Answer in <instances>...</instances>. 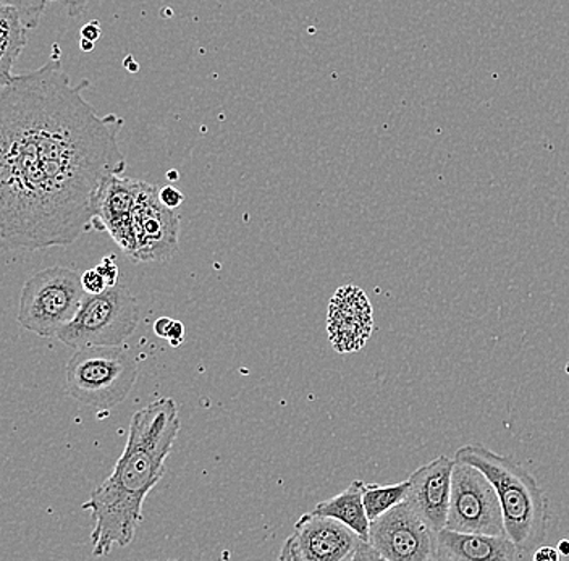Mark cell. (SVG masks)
<instances>
[{"label":"cell","mask_w":569,"mask_h":561,"mask_svg":"<svg viewBox=\"0 0 569 561\" xmlns=\"http://www.w3.org/2000/svg\"><path fill=\"white\" fill-rule=\"evenodd\" d=\"M372 307L365 291L355 285L340 287L330 298L327 332L336 351L356 353L371 339Z\"/></svg>","instance_id":"11"},{"label":"cell","mask_w":569,"mask_h":561,"mask_svg":"<svg viewBox=\"0 0 569 561\" xmlns=\"http://www.w3.org/2000/svg\"><path fill=\"white\" fill-rule=\"evenodd\" d=\"M80 49L83 52H91L94 49V42L89 41V39L81 38L80 39Z\"/></svg>","instance_id":"28"},{"label":"cell","mask_w":569,"mask_h":561,"mask_svg":"<svg viewBox=\"0 0 569 561\" xmlns=\"http://www.w3.org/2000/svg\"><path fill=\"white\" fill-rule=\"evenodd\" d=\"M81 285L88 294H99L109 289L104 277L96 268L81 273Z\"/></svg>","instance_id":"19"},{"label":"cell","mask_w":569,"mask_h":561,"mask_svg":"<svg viewBox=\"0 0 569 561\" xmlns=\"http://www.w3.org/2000/svg\"><path fill=\"white\" fill-rule=\"evenodd\" d=\"M366 482L353 481L350 488L332 497V499L323 500L318 503L312 513L320 517L333 518L348 528L353 529L359 538L369 541V521L366 514L365 502H362V493H365Z\"/></svg>","instance_id":"15"},{"label":"cell","mask_w":569,"mask_h":561,"mask_svg":"<svg viewBox=\"0 0 569 561\" xmlns=\"http://www.w3.org/2000/svg\"><path fill=\"white\" fill-rule=\"evenodd\" d=\"M27 31L16 10L0 7V77L7 83L12 80L13 63L27 44Z\"/></svg>","instance_id":"16"},{"label":"cell","mask_w":569,"mask_h":561,"mask_svg":"<svg viewBox=\"0 0 569 561\" xmlns=\"http://www.w3.org/2000/svg\"><path fill=\"white\" fill-rule=\"evenodd\" d=\"M184 339V325L180 321L173 319L172 325H170L169 333H167L166 340L173 348L180 347Z\"/></svg>","instance_id":"23"},{"label":"cell","mask_w":569,"mask_h":561,"mask_svg":"<svg viewBox=\"0 0 569 561\" xmlns=\"http://www.w3.org/2000/svg\"><path fill=\"white\" fill-rule=\"evenodd\" d=\"M365 539L353 529L329 517L302 514L293 534L284 542L280 560L345 561L353 560L356 550Z\"/></svg>","instance_id":"9"},{"label":"cell","mask_w":569,"mask_h":561,"mask_svg":"<svg viewBox=\"0 0 569 561\" xmlns=\"http://www.w3.org/2000/svg\"><path fill=\"white\" fill-rule=\"evenodd\" d=\"M455 460L472 464L489 478L500 499L507 535L518 549L519 559L532 560L533 552L546 541L550 521L549 499L536 478L513 458L480 443L461 447Z\"/></svg>","instance_id":"3"},{"label":"cell","mask_w":569,"mask_h":561,"mask_svg":"<svg viewBox=\"0 0 569 561\" xmlns=\"http://www.w3.org/2000/svg\"><path fill=\"white\" fill-rule=\"evenodd\" d=\"M71 84L59 46L0 91V251L69 247L94 226L99 194L127 169L123 120Z\"/></svg>","instance_id":"1"},{"label":"cell","mask_w":569,"mask_h":561,"mask_svg":"<svg viewBox=\"0 0 569 561\" xmlns=\"http://www.w3.org/2000/svg\"><path fill=\"white\" fill-rule=\"evenodd\" d=\"M158 194L159 201L162 202L166 208L173 209V211H177V209L184 202V194L181 193L178 188L172 187V184L160 187Z\"/></svg>","instance_id":"20"},{"label":"cell","mask_w":569,"mask_h":561,"mask_svg":"<svg viewBox=\"0 0 569 561\" xmlns=\"http://www.w3.org/2000/svg\"><path fill=\"white\" fill-rule=\"evenodd\" d=\"M49 2L51 0H0V7L16 10L23 27L30 31L36 30L41 23Z\"/></svg>","instance_id":"18"},{"label":"cell","mask_w":569,"mask_h":561,"mask_svg":"<svg viewBox=\"0 0 569 561\" xmlns=\"http://www.w3.org/2000/svg\"><path fill=\"white\" fill-rule=\"evenodd\" d=\"M140 322V307L130 290L117 283L99 294H88L77 315L57 339L73 350L88 347H122Z\"/></svg>","instance_id":"5"},{"label":"cell","mask_w":569,"mask_h":561,"mask_svg":"<svg viewBox=\"0 0 569 561\" xmlns=\"http://www.w3.org/2000/svg\"><path fill=\"white\" fill-rule=\"evenodd\" d=\"M99 273L104 277L107 285L116 287L117 282H119V266H117L116 258L113 256H107V258L102 259L98 266H96Z\"/></svg>","instance_id":"21"},{"label":"cell","mask_w":569,"mask_h":561,"mask_svg":"<svg viewBox=\"0 0 569 561\" xmlns=\"http://www.w3.org/2000/svg\"><path fill=\"white\" fill-rule=\"evenodd\" d=\"M533 561H558L560 560V552L555 547L550 545H540L539 549L533 552L532 555Z\"/></svg>","instance_id":"24"},{"label":"cell","mask_w":569,"mask_h":561,"mask_svg":"<svg viewBox=\"0 0 569 561\" xmlns=\"http://www.w3.org/2000/svg\"><path fill=\"white\" fill-rule=\"evenodd\" d=\"M369 542L387 561L437 560V532L405 500L371 521Z\"/></svg>","instance_id":"8"},{"label":"cell","mask_w":569,"mask_h":561,"mask_svg":"<svg viewBox=\"0 0 569 561\" xmlns=\"http://www.w3.org/2000/svg\"><path fill=\"white\" fill-rule=\"evenodd\" d=\"M170 176H169V179L170 180H178V172H176V170H172V172H169Z\"/></svg>","instance_id":"29"},{"label":"cell","mask_w":569,"mask_h":561,"mask_svg":"<svg viewBox=\"0 0 569 561\" xmlns=\"http://www.w3.org/2000/svg\"><path fill=\"white\" fill-rule=\"evenodd\" d=\"M84 297L80 273L60 266L44 269L24 283L18 322L36 335L52 339L77 315Z\"/></svg>","instance_id":"6"},{"label":"cell","mask_w":569,"mask_h":561,"mask_svg":"<svg viewBox=\"0 0 569 561\" xmlns=\"http://www.w3.org/2000/svg\"><path fill=\"white\" fill-rule=\"evenodd\" d=\"M60 6L66 7L67 13L74 19V17L81 16L84 12V9L91 2H98V0H56Z\"/></svg>","instance_id":"22"},{"label":"cell","mask_w":569,"mask_h":561,"mask_svg":"<svg viewBox=\"0 0 569 561\" xmlns=\"http://www.w3.org/2000/svg\"><path fill=\"white\" fill-rule=\"evenodd\" d=\"M138 379V365L122 347H88L67 362V390L96 410H112L127 399Z\"/></svg>","instance_id":"4"},{"label":"cell","mask_w":569,"mask_h":561,"mask_svg":"<svg viewBox=\"0 0 569 561\" xmlns=\"http://www.w3.org/2000/svg\"><path fill=\"white\" fill-rule=\"evenodd\" d=\"M81 38L89 39V41L96 42L101 38V24L98 21H91V23L84 24L81 28Z\"/></svg>","instance_id":"25"},{"label":"cell","mask_w":569,"mask_h":561,"mask_svg":"<svg viewBox=\"0 0 569 561\" xmlns=\"http://www.w3.org/2000/svg\"><path fill=\"white\" fill-rule=\"evenodd\" d=\"M180 417L173 399H159L133 414L127 445L112 474L91 493L83 510L91 513L92 555L106 557L113 547L133 542L142 521L146 497L166 474Z\"/></svg>","instance_id":"2"},{"label":"cell","mask_w":569,"mask_h":561,"mask_svg":"<svg viewBox=\"0 0 569 561\" xmlns=\"http://www.w3.org/2000/svg\"><path fill=\"white\" fill-rule=\"evenodd\" d=\"M409 482H400V484L379 485L366 484L365 493H362V502H365L366 514L369 521L377 520L391 508L400 505L407 500Z\"/></svg>","instance_id":"17"},{"label":"cell","mask_w":569,"mask_h":561,"mask_svg":"<svg viewBox=\"0 0 569 561\" xmlns=\"http://www.w3.org/2000/svg\"><path fill=\"white\" fill-rule=\"evenodd\" d=\"M455 460L440 454L408 478L407 502L432 531L447 525Z\"/></svg>","instance_id":"12"},{"label":"cell","mask_w":569,"mask_h":561,"mask_svg":"<svg viewBox=\"0 0 569 561\" xmlns=\"http://www.w3.org/2000/svg\"><path fill=\"white\" fill-rule=\"evenodd\" d=\"M558 552H560V557H569V539H563L558 543Z\"/></svg>","instance_id":"27"},{"label":"cell","mask_w":569,"mask_h":561,"mask_svg":"<svg viewBox=\"0 0 569 561\" xmlns=\"http://www.w3.org/2000/svg\"><path fill=\"white\" fill-rule=\"evenodd\" d=\"M172 318H159L154 324L156 335L160 337V339H166L167 333H169L170 325H172Z\"/></svg>","instance_id":"26"},{"label":"cell","mask_w":569,"mask_h":561,"mask_svg":"<svg viewBox=\"0 0 569 561\" xmlns=\"http://www.w3.org/2000/svg\"><path fill=\"white\" fill-rule=\"evenodd\" d=\"M159 187L141 181L133 211L134 262H160L178 253L180 218L159 201Z\"/></svg>","instance_id":"10"},{"label":"cell","mask_w":569,"mask_h":561,"mask_svg":"<svg viewBox=\"0 0 569 561\" xmlns=\"http://www.w3.org/2000/svg\"><path fill=\"white\" fill-rule=\"evenodd\" d=\"M445 528L475 534L507 535L496 488L482 471L465 461L455 460Z\"/></svg>","instance_id":"7"},{"label":"cell","mask_w":569,"mask_h":561,"mask_svg":"<svg viewBox=\"0 0 569 561\" xmlns=\"http://www.w3.org/2000/svg\"><path fill=\"white\" fill-rule=\"evenodd\" d=\"M437 560L518 561L519 553L508 535L475 534L443 528L437 532Z\"/></svg>","instance_id":"14"},{"label":"cell","mask_w":569,"mask_h":561,"mask_svg":"<svg viewBox=\"0 0 569 561\" xmlns=\"http://www.w3.org/2000/svg\"><path fill=\"white\" fill-rule=\"evenodd\" d=\"M141 181L112 176L106 181L96 208L94 227L106 230L117 244L133 258V211Z\"/></svg>","instance_id":"13"}]
</instances>
